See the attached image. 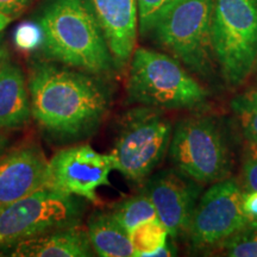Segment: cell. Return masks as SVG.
<instances>
[{
	"instance_id": "15",
	"label": "cell",
	"mask_w": 257,
	"mask_h": 257,
	"mask_svg": "<svg viewBox=\"0 0 257 257\" xmlns=\"http://www.w3.org/2000/svg\"><path fill=\"white\" fill-rule=\"evenodd\" d=\"M32 118L30 94L21 67L6 56L0 67V128L18 130Z\"/></svg>"
},
{
	"instance_id": "19",
	"label": "cell",
	"mask_w": 257,
	"mask_h": 257,
	"mask_svg": "<svg viewBox=\"0 0 257 257\" xmlns=\"http://www.w3.org/2000/svg\"><path fill=\"white\" fill-rule=\"evenodd\" d=\"M232 108L239 117L244 138L257 146V89L245 92L232 100Z\"/></svg>"
},
{
	"instance_id": "23",
	"label": "cell",
	"mask_w": 257,
	"mask_h": 257,
	"mask_svg": "<svg viewBox=\"0 0 257 257\" xmlns=\"http://www.w3.org/2000/svg\"><path fill=\"white\" fill-rule=\"evenodd\" d=\"M32 2L34 0H0V11L15 19L23 14Z\"/></svg>"
},
{
	"instance_id": "16",
	"label": "cell",
	"mask_w": 257,
	"mask_h": 257,
	"mask_svg": "<svg viewBox=\"0 0 257 257\" xmlns=\"http://www.w3.org/2000/svg\"><path fill=\"white\" fill-rule=\"evenodd\" d=\"M92 248L101 257L134 256L127 231L118 223L112 212L95 211L87 220Z\"/></svg>"
},
{
	"instance_id": "14",
	"label": "cell",
	"mask_w": 257,
	"mask_h": 257,
	"mask_svg": "<svg viewBox=\"0 0 257 257\" xmlns=\"http://www.w3.org/2000/svg\"><path fill=\"white\" fill-rule=\"evenodd\" d=\"M12 256L88 257L94 255L87 227L81 224L40 234L15 244Z\"/></svg>"
},
{
	"instance_id": "1",
	"label": "cell",
	"mask_w": 257,
	"mask_h": 257,
	"mask_svg": "<svg viewBox=\"0 0 257 257\" xmlns=\"http://www.w3.org/2000/svg\"><path fill=\"white\" fill-rule=\"evenodd\" d=\"M28 89L32 118L60 140L93 134L110 108V91L100 76L53 61L32 66Z\"/></svg>"
},
{
	"instance_id": "5",
	"label": "cell",
	"mask_w": 257,
	"mask_h": 257,
	"mask_svg": "<svg viewBox=\"0 0 257 257\" xmlns=\"http://www.w3.org/2000/svg\"><path fill=\"white\" fill-rule=\"evenodd\" d=\"M211 43L224 81L242 85L257 64V0H213Z\"/></svg>"
},
{
	"instance_id": "6",
	"label": "cell",
	"mask_w": 257,
	"mask_h": 257,
	"mask_svg": "<svg viewBox=\"0 0 257 257\" xmlns=\"http://www.w3.org/2000/svg\"><path fill=\"white\" fill-rule=\"evenodd\" d=\"M172 134L168 118L155 107L140 106L126 112L110 153L115 170L131 182L142 184L165 157Z\"/></svg>"
},
{
	"instance_id": "18",
	"label": "cell",
	"mask_w": 257,
	"mask_h": 257,
	"mask_svg": "<svg viewBox=\"0 0 257 257\" xmlns=\"http://www.w3.org/2000/svg\"><path fill=\"white\" fill-rule=\"evenodd\" d=\"M112 214L118 220V223L127 231V233L137 225L157 218L155 207L146 192L125 199L115 205L112 210Z\"/></svg>"
},
{
	"instance_id": "28",
	"label": "cell",
	"mask_w": 257,
	"mask_h": 257,
	"mask_svg": "<svg viewBox=\"0 0 257 257\" xmlns=\"http://www.w3.org/2000/svg\"><path fill=\"white\" fill-rule=\"evenodd\" d=\"M4 147H5V140H4V137L0 136V153L3 152Z\"/></svg>"
},
{
	"instance_id": "22",
	"label": "cell",
	"mask_w": 257,
	"mask_h": 257,
	"mask_svg": "<svg viewBox=\"0 0 257 257\" xmlns=\"http://www.w3.org/2000/svg\"><path fill=\"white\" fill-rule=\"evenodd\" d=\"M43 34L36 22L21 24L15 32V43L23 51H32L41 48Z\"/></svg>"
},
{
	"instance_id": "2",
	"label": "cell",
	"mask_w": 257,
	"mask_h": 257,
	"mask_svg": "<svg viewBox=\"0 0 257 257\" xmlns=\"http://www.w3.org/2000/svg\"><path fill=\"white\" fill-rule=\"evenodd\" d=\"M36 23L44 59L82 72L105 75L114 62L89 0H46Z\"/></svg>"
},
{
	"instance_id": "9",
	"label": "cell",
	"mask_w": 257,
	"mask_h": 257,
	"mask_svg": "<svg viewBox=\"0 0 257 257\" xmlns=\"http://www.w3.org/2000/svg\"><path fill=\"white\" fill-rule=\"evenodd\" d=\"M251 221L243 211V191L236 180L214 182L198 201L189 223V243L197 249L220 245Z\"/></svg>"
},
{
	"instance_id": "24",
	"label": "cell",
	"mask_w": 257,
	"mask_h": 257,
	"mask_svg": "<svg viewBox=\"0 0 257 257\" xmlns=\"http://www.w3.org/2000/svg\"><path fill=\"white\" fill-rule=\"evenodd\" d=\"M243 179L245 191L257 192V157H251L244 163Z\"/></svg>"
},
{
	"instance_id": "27",
	"label": "cell",
	"mask_w": 257,
	"mask_h": 257,
	"mask_svg": "<svg viewBox=\"0 0 257 257\" xmlns=\"http://www.w3.org/2000/svg\"><path fill=\"white\" fill-rule=\"evenodd\" d=\"M6 59V53H5V49L0 46V67H2V63L3 61Z\"/></svg>"
},
{
	"instance_id": "21",
	"label": "cell",
	"mask_w": 257,
	"mask_h": 257,
	"mask_svg": "<svg viewBox=\"0 0 257 257\" xmlns=\"http://www.w3.org/2000/svg\"><path fill=\"white\" fill-rule=\"evenodd\" d=\"M174 0H137L138 25L142 35H148L156 18Z\"/></svg>"
},
{
	"instance_id": "10",
	"label": "cell",
	"mask_w": 257,
	"mask_h": 257,
	"mask_svg": "<svg viewBox=\"0 0 257 257\" xmlns=\"http://www.w3.org/2000/svg\"><path fill=\"white\" fill-rule=\"evenodd\" d=\"M113 169L111 154L95 152L89 144H79L59 150L49 160L48 186L98 202L96 191L101 186H111L108 176Z\"/></svg>"
},
{
	"instance_id": "25",
	"label": "cell",
	"mask_w": 257,
	"mask_h": 257,
	"mask_svg": "<svg viewBox=\"0 0 257 257\" xmlns=\"http://www.w3.org/2000/svg\"><path fill=\"white\" fill-rule=\"evenodd\" d=\"M243 211L253 223H257V192L243 191Z\"/></svg>"
},
{
	"instance_id": "13",
	"label": "cell",
	"mask_w": 257,
	"mask_h": 257,
	"mask_svg": "<svg viewBox=\"0 0 257 257\" xmlns=\"http://www.w3.org/2000/svg\"><path fill=\"white\" fill-rule=\"evenodd\" d=\"M117 68L130 63L137 43V0H89Z\"/></svg>"
},
{
	"instance_id": "26",
	"label": "cell",
	"mask_w": 257,
	"mask_h": 257,
	"mask_svg": "<svg viewBox=\"0 0 257 257\" xmlns=\"http://www.w3.org/2000/svg\"><path fill=\"white\" fill-rule=\"evenodd\" d=\"M14 21L11 17H9L8 15H5L4 12L0 11V32H2L4 29L8 27V25Z\"/></svg>"
},
{
	"instance_id": "7",
	"label": "cell",
	"mask_w": 257,
	"mask_h": 257,
	"mask_svg": "<svg viewBox=\"0 0 257 257\" xmlns=\"http://www.w3.org/2000/svg\"><path fill=\"white\" fill-rule=\"evenodd\" d=\"M83 211L82 198L49 186L38 189L0 206V245L81 224Z\"/></svg>"
},
{
	"instance_id": "12",
	"label": "cell",
	"mask_w": 257,
	"mask_h": 257,
	"mask_svg": "<svg viewBox=\"0 0 257 257\" xmlns=\"http://www.w3.org/2000/svg\"><path fill=\"white\" fill-rule=\"evenodd\" d=\"M49 160L37 144L27 143L0 159V206L48 186Z\"/></svg>"
},
{
	"instance_id": "8",
	"label": "cell",
	"mask_w": 257,
	"mask_h": 257,
	"mask_svg": "<svg viewBox=\"0 0 257 257\" xmlns=\"http://www.w3.org/2000/svg\"><path fill=\"white\" fill-rule=\"evenodd\" d=\"M175 169L200 185L226 178L229 155L219 125L213 118L194 115L179 121L169 144Z\"/></svg>"
},
{
	"instance_id": "17",
	"label": "cell",
	"mask_w": 257,
	"mask_h": 257,
	"mask_svg": "<svg viewBox=\"0 0 257 257\" xmlns=\"http://www.w3.org/2000/svg\"><path fill=\"white\" fill-rule=\"evenodd\" d=\"M168 231L159 218L137 225L128 232L134 256H154L157 250L167 244Z\"/></svg>"
},
{
	"instance_id": "11",
	"label": "cell",
	"mask_w": 257,
	"mask_h": 257,
	"mask_svg": "<svg viewBox=\"0 0 257 257\" xmlns=\"http://www.w3.org/2000/svg\"><path fill=\"white\" fill-rule=\"evenodd\" d=\"M144 192L155 207L157 218L172 238L187 233L193 212L201 193V185L180 173L162 170L146 181Z\"/></svg>"
},
{
	"instance_id": "29",
	"label": "cell",
	"mask_w": 257,
	"mask_h": 257,
	"mask_svg": "<svg viewBox=\"0 0 257 257\" xmlns=\"http://www.w3.org/2000/svg\"><path fill=\"white\" fill-rule=\"evenodd\" d=\"M255 156H256V157H257V150H256V155H255Z\"/></svg>"
},
{
	"instance_id": "3",
	"label": "cell",
	"mask_w": 257,
	"mask_h": 257,
	"mask_svg": "<svg viewBox=\"0 0 257 257\" xmlns=\"http://www.w3.org/2000/svg\"><path fill=\"white\" fill-rule=\"evenodd\" d=\"M130 101L155 108H194L205 104L207 91L173 56L136 48L130 60Z\"/></svg>"
},
{
	"instance_id": "4",
	"label": "cell",
	"mask_w": 257,
	"mask_h": 257,
	"mask_svg": "<svg viewBox=\"0 0 257 257\" xmlns=\"http://www.w3.org/2000/svg\"><path fill=\"white\" fill-rule=\"evenodd\" d=\"M213 0H174L148 34L186 69L202 78L213 72L211 16Z\"/></svg>"
},
{
	"instance_id": "20",
	"label": "cell",
	"mask_w": 257,
	"mask_h": 257,
	"mask_svg": "<svg viewBox=\"0 0 257 257\" xmlns=\"http://www.w3.org/2000/svg\"><path fill=\"white\" fill-rule=\"evenodd\" d=\"M218 248L224 256L257 257V223L224 240Z\"/></svg>"
}]
</instances>
